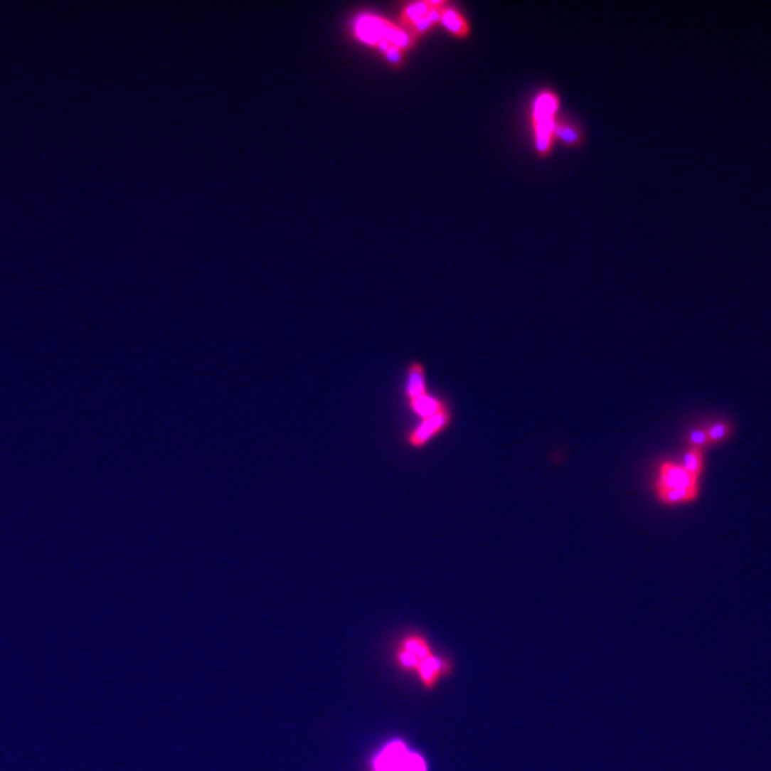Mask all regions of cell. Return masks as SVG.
Instances as JSON below:
<instances>
[{
	"mask_svg": "<svg viewBox=\"0 0 771 771\" xmlns=\"http://www.w3.org/2000/svg\"><path fill=\"white\" fill-rule=\"evenodd\" d=\"M392 661L402 674L412 676L427 691L453 673V661L439 654L432 640L418 630L406 632L396 640Z\"/></svg>",
	"mask_w": 771,
	"mask_h": 771,
	"instance_id": "6da1fadb",
	"label": "cell"
},
{
	"mask_svg": "<svg viewBox=\"0 0 771 771\" xmlns=\"http://www.w3.org/2000/svg\"><path fill=\"white\" fill-rule=\"evenodd\" d=\"M370 771H429L426 758L402 738L381 744L370 758Z\"/></svg>",
	"mask_w": 771,
	"mask_h": 771,
	"instance_id": "7a4b0ae2",
	"label": "cell"
},
{
	"mask_svg": "<svg viewBox=\"0 0 771 771\" xmlns=\"http://www.w3.org/2000/svg\"><path fill=\"white\" fill-rule=\"evenodd\" d=\"M558 100L554 93L544 92L538 96L536 100L534 107V129H536V140H537V149L541 154H547L554 130H555V120L554 113L557 110Z\"/></svg>",
	"mask_w": 771,
	"mask_h": 771,
	"instance_id": "3957f363",
	"label": "cell"
},
{
	"mask_svg": "<svg viewBox=\"0 0 771 771\" xmlns=\"http://www.w3.org/2000/svg\"><path fill=\"white\" fill-rule=\"evenodd\" d=\"M357 33L368 43H380L383 49H399L408 45L405 33L376 18H363L357 22Z\"/></svg>",
	"mask_w": 771,
	"mask_h": 771,
	"instance_id": "277c9868",
	"label": "cell"
},
{
	"mask_svg": "<svg viewBox=\"0 0 771 771\" xmlns=\"http://www.w3.org/2000/svg\"><path fill=\"white\" fill-rule=\"evenodd\" d=\"M452 423V412L449 409L420 420L413 429L408 430L403 436V442L408 447L419 450L426 447L435 437L442 435Z\"/></svg>",
	"mask_w": 771,
	"mask_h": 771,
	"instance_id": "5b68a950",
	"label": "cell"
},
{
	"mask_svg": "<svg viewBox=\"0 0 771 771\" xmlns=\"http://www.w3.org/2000/svg\"><path fill=\"white\" fill-rule=\"evenodd\" d=\"M654 490L656 494L667 490H687L698 494V479L687 473L681 464L664 462L659 467Z\"/></svg>",
	"mask_w": 771,
	"mask_h": 771,
	"instance_id": "8992f818",
	"label": "cell"
},
{
	"mask_svg": "<svg viewBox=\"0 0 771 771\" xmlns=\"http://www.w3.org/2000/svg\"><path fill=\"white\" fill-rule=\"evenodd\" d=\"M427 393L429 392H427L425 364L419 360H412L408 364L406 374H405V384H403L405 402L415 400Z\"/></svg>",
	"mask_w": 771,
	"mask_h": 771,
	"instance_id": "52a82bcc",
	"label": "cell"
},
{
	"mask_svg": "<svg viewBox=\"0 0 771 771\" xmlns=\"http://www.w3.org/2000/svg\"><path fill=\"white\" fill-rule=\"evenodd\" d=\"M406 406L409 408V410L416 416L419 418L420 420H425V419H429L446 409L447 408V403H445L442 399L436 398V396H432V395H425L422 398H418L415 400H410V402H406Z\"/></svg>",
	"mask_w": 771,
	"mask_h": 771,
	"instance_id": "ba28073f",
	"label": "cell"
},
{
	"mask_svg": "<svg viewBox=\"0 0 771 771\" xmlns=\"http://www.w3.org/2000/svg\"><path fill=\"white\" fill-rule=\"evenodd\" d=\"M684 470L687 473H690L691 476L697 477L701 474L703 472V453L700 449H688L683 457V464Z\"/></svg>",
	"mask_w": 771,
	"mask_h": 771,
	"instance_id": "9c48e42d",
	"label": "cell"
},
{
	"mask_svg": "<svg viewBox=\"0 0 771 771\" xmlns=\"http://www.w3.org/2000/svg\"><path fill=\"white\" fill-rule=\"evenodd\" d=\"M443 22L445 25L457 36H466L469 33V26L464 22V19L454 11H443Z\"/></svg>",
	"mask_w": 771,
	"mask_h": 771,
	"instance_id": "30bf717a",
	"label": "cell"
},
{
	"mask_svg": "<svg viewBox=\"0 0 771 771\" xmlns=\"http://www.w3.org/2000/svg\"><path fill=\"white\" fill-rule=\"evenodd\" d=\"M698 494L687 491V490H667L657 494V499L664 504H679V503H688L694 501Z\"/></svg>",
	"mask_w": 771,
	"mask_h": 771,
	"instance_id": "8fae6325",
	"label": "cell"
},
{
	"mask_svg": "<svg viewBox=\"0 0 771 771\" xmlns=\"http://www.w3.org/2000/svg\"><path fill=\"white\" fill-rule=\"evenodd\" d=\"M706 430H707L708 442H710V446H711V445L720 443L725 437H728L730 433H731V426L728 423H716V425L707 427Z\"/></svg>",
	"mask_w": 771,
	"mask_h": 771,
	"instance_id": "7c38bea8",
	"label": "cell"
},
{
	"mask_svg": "<svg viewBox=\"0 0 771 771\" xmlns=\"http://www.w3.org/2000/svg\"><path fill=\"white\" fill-rule=\"evenodd\" d=\"M687 443L690 445L691 449H700V450L704 446H710L707 430L706 429H694V430H691L690 435H688Z\"/></svg>",
	"mask_w": 771,
	"mask_h": 771,
	"instance_id": "4fadbf2b",
	"label": "cell"
},
{
	"mask_svg": "<svg viewBox=\"0 0 771 771\" xmlns=\"http://www.w3.org/2000/svg\"><path fill=\"white\" fill-rule=\"evenodd\" d=\"M558 133V136L568 144H574L577 140H578V134L577 132L571 127V126H567V124H561V123H555V130L554 133Z\"/></svg>",
	"mask_w": 771,
	"mask_h": 771,
	"instance_id": "5bb4252c",
	"label": "cell"
}]
</instances>
